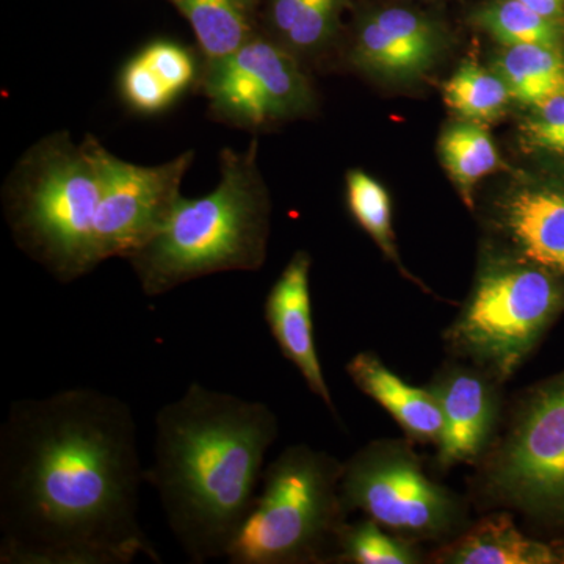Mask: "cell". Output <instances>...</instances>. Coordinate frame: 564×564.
Returning a JSON list of instances; mask_svg holds the SVG:
<instances>
[{
	"instance_id": "7402d4cb",
	"label": "cell",
	"mask_w": 564,
	"mask_h": 564,
	"mask_svg": "<svg viewBox=\"0 0 564 564\" xmlns=\"http://www.w3.org/2000/svg\"><path fill=\"white\" fill-rule=\"evenodd\" d=\"M474 22L500 46L543 44L564 47V24L541 17L519 0H491L475 11Z\"/></svg>"
},
{
	"instance_id": "83f0119b",
	"label": "cell",
	"mask_w": 564,
	"mask_h": 564,
	"mask_svg": "<svg viewBox=\"0 0 564 564\" xmlns=\"http://www.w3.org/2000/svg\"><path fill=\"white\" fill-rule=\"evenodd\" d=\"M519 2L547 20L564 24V0H519Z\"/></svg>"
},
{
	"instance_id": "52a82bcc",
	"label": "cell",
	"mask_w": 564,
	"mask_h": 564,
	"mask_svg": "<svg viewBox=\"0 0 564 564\" xmlns=\"http://www.w3.org/2000/svg\"><path fill=\"white\" fill-rule=\"evenodd\" d=\"M340 499L345 511L361 510L404 540H440L464 518L458 497L433 481L400 441L369 444L345 463Z\"/></svg>"
},
{
	"instance_id": "5bb4252c",
	"label": "cell",
	"mask_w": 564,
	"mask_h": 564,
	"mask_svg": "<svg viewBox=\"0 0 564 564\" xmlns=\"http://www.w3.org/2000/svg\"><path fill=\"white\" fill-rule=\"evenodd\" d=\"M359 391L369 395L415 443L440 444L444 417L434 393L393 373L375 352H358L345 367Z\"/></svg>"
},
{
	"instance_id": "9a60e30c",
	"label": "cell",
	"mask_w": 564,
	"mask_h": 564,
	"mask_svg": "<svg viewBox=\"0 0 564 564\" xmlns=\"http://www.w3.org/2000/svg\"><path fill=\"white\" fill-rule=\"evenodd\" d=\"M500 220L521 258L564 276V191L527 187L511 193Z\"/></svg>"
},
{
	"instance_id": "277c9868",
	"label": "cell",
	"mask_w": 564,
	"mask_h": 564,
	"mask_svg": "<svg viewBox=\"0 0 564 564\" xmlns=\"http://www.w3.org/2000/svg\"><path fill=\"white\" fill-rule=\"evenodd\" d=\"M102 144L66 132L39 141L7 185L6 218L14 242L55 280L74 282L101 265L98 221Z\"/></svg>"
},
{
	"instance_id": "2e32d148",
	"label": "cell",
	"mask_w": 564,
	"mask_h": 564,
	"mask_svg": "<svg viewBox=\"0 0 564 564\" xmlns=\"http://www.w3.org/2000/svg\"><path fill=\"white\" fill-rule=\"evenodd\" d=\"M549 545L527 538L507 513L481 519L436 555L437 563L545 564L555 562Z\"/></svg>"
},
{
	"instance_id": "6da1fadb",
	"label": "cell",
	"mask_w": 564,
	"mask_h": 564,
	"mask_svg": "<svg viewBox=\"0 0 564 564\" xmlns=\"http://www.w3.org/2000/svg\"><path fill=\"white\" fill-rule=\"evenodd\" d=\"M137 433L132 408L98 389L11 403L0 426V563H161L140 524Z\"/></svg>"
},
{
	"instance_id": "7c38bea8",
	"label": "cell",
	"mask_w": 564,
	"mask_h": 564,
	"mask_svg": "<svg viewBox=\"0 0 564 564\" xmlns=\"http://www.w3.org/2000/svg\"><path fill=\"white\" fill-rule=\"evenodd\" d=\"M497 384L485 370L451 366L429 386L443 411L437 462L444 469L473 463L485 451L499 415Z\"/></svg>"
},
{
	"instance_id": "cb8c5ba5",
	"label": "cell",
	"mask_w": 564,
	"mask_h": 564,
	"mask_svg": "<svg viewBox=\"0 0 564 564\" xmlns=\"http://www.w3.org/2000/svg\"><path fill=\"white\" fill-rule=\"evenodd\" d=\"M337 562L356 564H414L419 555L408 540L384 533L373 519L343 527L337 541Z\"/></svg>"
},
{
	"instance_id": "9c48e42d",
	"label": "cell",
	"mask_w": 564,
	"mask_h": 564,
	"mask_svg": "<svg viewBox=\"0 0 564 564\" xmlns=\"http://www.w3.org/2000/svg\"><path fill=\"white\" fill-rule=\"evenodd\" d=\"M203 88L218 120L252 131L302 117L314 104L300 58L259 33L223 61L204 65Z\"/></svg>"
},
{
	"instance_id": "d6986e66",
	"label": "cell",
	"mask_w": 564,
	"mask_h": 564,
	"mask_svg": "<svg viewBox=\"0 0 564 564\" xmlns=\"http://www.w3.org/2000/svg\"><path fill=\"white\" fill-rule=\"evenodd\" d=\"M345 0H270L273 39L296 57L314 55L339 32Z\"/></svg>"
},
{
	"instance_id": "8fae6325",
	"label": "cell",
	"mask_w": 564,
	"mask_h": 564,
	"mask_svg": "<svg viewBox=\"0 0 564 564\" xmlns=\"http://www.w3.org/2000/svg\"><path fill=\"white\" fill-rule=\"evenodd\" d=\"M443 47V33L429 17L393 7L373 11L359 22L351 62L370 76L411 82L434 68Z\"/></svg>"
},
{
	"instance_id": "3957f363",
	"label": "cell",
	"mask_w": 564,
	"mask_h": 564,
	"mask_svg": "<svg viewBox=\"0 0 564 564\" xmlns=\"http://www.w3.org/2000/svg\"><path fill=\"white\" fill-rule=\"evenodd\" d=\"M258 151L256 140L247 150L225 148L217 187L202 198L181 196L162 228L126 258L144 295L155 299L210 274L261 269L272 204Z\"/></svg>"
},
{
	"instance_id": "603a6c76",
	"label": "cell",
	"mask_w": 564,
	"mask_h": 564,
	"mask_svg": "<svg viewBox=\"0 0 564 564\" xmlns=\"http://www.w3.org/2000/svg\"><path fill=\"white\" fill-rule=\"evenodd\" d=\"M347 202L355 220L372 237L386 258L391 259L404 276L413 280L411 273L404 270L397 251L392 229L391 198L383 185L361 170H351L347 174Z\"/></svg>"
},
{
	"instance_id": "30bf717a",
	"label": "cell",
	"mask_w": 564,
	"mask_h": 564,
	"mask_svg": "<svg viewBox=\"0 0 564 564\" xmlns=\"http://www.w3.org/2000/svg\"><path fill=\"white\" fill-rule=\"evenodd\" d=\"M195 152H182L173 161L143 166L101 150L104 195L98 221L101 261L126 259L162 228L181 198L185 173Z\"/></svg>"
},
{
	"instance_id": "44dd1931",
	"label": "cell",
	"mask_w": 564,
	"mask_h": 564,
	"mask_svg": "<svg viewBox=\"0 0 564 564\" xmlns=\"http://www.w3.org/2000/svg\"><path fill=\"white\" fill-rule=\"evenodd\" d=\"M443 91L448 109L477 124L499 120L513 101L502 77L475 61L464 62L445 82Z\"/></svg>"
},
{
	"instance_id": "f1b7e54d",
	"label": "cell",
	"mask_w": 564,
	"mask_h": 564,
	"mask_svg": "<svg viewBox=\"0 0 564 564\" xmlns=\"http://www.w3.org/2000/svg\"><path fill=\"white\" fill-rule=\"evenodd\" d=\"M562 562H564V551H563V554H562Z\"/></svg>"
},
{
	"instance_id": "ac0fdd59",
	"label": "cell",
	"mask_w": 564,
	"mask_h": 564,
	"mask_svg": "<svg viewBox=\"0 0 564 564\" xmlns=\"http://www.w3.org/2000/svg\"><path fill=\"white\" fill-rule=\"evenodd\" d=\"M492 69L502 77L513 101L536 106L564 91V52L543 44L502 46Z\"/></svg>"
},
{
	"instance_id": "5b68a950",
	"label": "cell",
	"mask_w": 564,
	"mask_h": 564,
	"mask_svg": "<svg viewBox=\"0 0 564 564\" xmlns=\"http://www.w3.org/2000/svg\"><path fill=\"white\" fill-rule=\"evenodd\" d=\"M344 464L307 445L284 448L265 470L262 491L237 534L231 564L337 562L345 525Z\"/></svg>"
},
{
	"instance_id": "484cf974",
	"label": "cell",
	"mask_w": 564,
	"mask_h": 564,
	"mask_svg": "<svg viewBox=\"0 0 564 564\" xmlns=\"http://www.w3.org/2000/svg\"><path fill=\"white\" fill-rule=\"evenodd\" d=\"M120 88L126 102L140 113H159L176 99L140 54L121 70Z\"/></svg>"
},
{
	"instance_id": "ffe728a7",
	"label": "cell",
	"mask_w": 564,
	"mask_h": 564,
	"mask_svg": "<svg viewBox=\"0 0 564 564\" xmlns=\"http://www.w3.org/2000/svg\"><path fill=\"white\" fill-rule=\"evenodd\" d=\"M437 148L445 172L469 206L478 182L503 166L491 135L477 122L463 120L448 126Z\"/></svg>"
},
{
	"instance_id": "d4e9b609",
	"label": "cell",
	"mask_w": 564,
	"mask_h": 564,
	"mask_svg": "<svg viewBox=\"0 0 564 564\" xmlns=\"http://www.w3.org/2000/svg\"><path fill=\"white\" fill-rule=\"evenodd\" d=\"M521 132L530 151L564 158V91L530 107Z\"/></svg>"
},
{
	"instance_id": "e0dca14e",
	"label": "cell",
	"mask_w": 564,
	"mask_h": 564,
	"mask_svg": "<svg viewBox=\"0 0 564 564\" xmlns=\"http://www.w3.org/2000/svg\"><path fill=\"white\" fill-rule=\"evenodd\" d=\"M191 22L204 65L223 61L254 36V0H170Z\"/></svg>"
},
{
	"instance_id": "7a4b0ae2",
	"label": "cell",
	"mask_w": 564,
	"mask_h": 564,
	"mask_svg": "<svg viewBox=\"0 0 564 564\" xmlns=\"http://www.w3.org/2000/svg\"><path fill=\"white\" fill-rule=\"evenodd\" d=\"M278 430L269 404L196 381L155 414L144 477L192 563L228 556L258 497Z\"/></svg>"
},
{
	"instance_id": "4316f807",
	"label": "cell",
	"mask_w": 564,
	"mask_h": 564,
	"mask_svg": "<svg viewBox=\"0 0 564 564\" xmlns=\"http://www.w3.org/2000/svg\"><path fill=\"white\" fill-rule=\"evenodd\" d=\"M140 55L176 98L195 84L198 66L191 52L181 44L173 41H154L148 44Z\"/></svg>"
},
{
	"instance_id": "ba28073f",
	"label": "cell",
	"mask_w": 564,
	"mask_h": 564,
	"mask_svg": "<svg viewBox=\"0 0 564 564\" xmlns=\"http://www.w3.org/2000/svg\"><path fill=\"white\" fill-rule=\"evenodd\" d=\"M494 502L533 516L564 514V373L533 389L484 469Z\"/></svg>"
},
{
	"instance_id": "8992f818",
	"label": "cell",
	"mask_w": 564,
	"mask_h": 564,
	"mask_svg": "<svg viewBox=\"0 0 564 564\" xmlns=\"http://www.w3.org/2000/svg\"><path fill=\"white\" fill-rule=\"evenodd\" d=\"M555 276L524 258L486 263L445 334L448 348L497 383L510 380L563 307Z\"/></svg>"
},
{
	"instance_id": "4fadbf2b",
	"label": "cell",
	"mask_w": 564,
	"mask_h": 564,
	"mask_svg": "<svg viewBox=\"0 0 564 564\" xmlns=\"http://www.w3.org/2000/svg\"><path fill=\"white\" fill-rule=\"evenodd\" d=\"M310 276L311 256L296 251L270 289L263 315L282 356L296 367L311 392L334 413L333 395L315 347Z\"/></svg>"
}]
</instances>
